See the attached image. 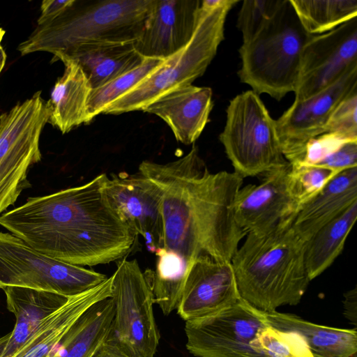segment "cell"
<instances>
[{"mask_svg": "<svg viewBox=\"0 0 357 357\" xmlns=\"http://www.w3.org/2000/svg\"><path fill=\"white\" fill-rule=\"evenodd\" d=\"M101 174L88 183L40 197L0 216V225L53 259L77 266L126 257L137 234L108 199Z\"/></svg>", "mask_w": 357, "mask_h": 357, "instance_id": "1", "label": "cell"}, {"mask_svg": "<svg viewBox=\"0 0 357 357\" xmlns=\"http://www.w3.org/2000/svg\"><path fill=\"white\" fill-rule=\"evenodd\" d=\"M294 218L267 231L247 234L231 260L241 297L266 312L298 304L311 281L306 241L294 230Z\"/></svg>", "mask_w": 357, "mask_h": 357, "instance_id": "2", "label": "cell"}, {"mask_svg": "<svg viewBox=\"0 0 357 357\" xmlns=\"http://www.w3.org/2000/svg\"><path fill=\"white\" fill-rule=\"evenodd\" d=\"M154 3L155 0H75L56 19L38 25L17 50L22 56L47 52L56 59L82 46L136 42Z\"/></svg>", "mask_w": 357, "mask_h": 357, "instance_id": "3", "label": "cell"}, {"mask_svg": "<svg viewBox=\"0 0 357 357\" xmlns=\"http://www.w3.org/2000/svg\"><path fill=\"white\" fill-rule=\"evenodd\" d=\"M312 35L299 21L289 0L239 49L242 83L257 95L280 101L297 86L303 48Z\"/></svg>", "mask_w": 357, "mask_h": 357, "instance_id": "4", "label": "cell"}, {"mask_svg": "<svg viewBox=\"0 0 357 357\" xmlns=\"http://www.w3.org/2000/svg\"><path fill=\"white\" fill-rule=\"evenodd\" d=\"M237 3L238 1L227 0L214 9L200 6L196 28L189 43L151 75L109 105L102 114L142 111L165 93L192 84L205 73L215 57L225 38L227 15Z\"/></svg>", "mask_w": 357, "mask_h": 357, "instance_id": "5", "label": "cell"}, {"mask_svg": "<svg viewBox=\"0 0 357 357\" xmlns=\"http://www.w3.org/2000/svg\"><path fill=\"white\" fill-rule=\"evenodd\" d=\"M197 146L182 158L165 164L144 160L139 173L161 191L163 248L180 257L190 268L202 254L196 231L192 194L195 182L206 168Z\"/></svg>", "mask_w": 357, "mask_h": 357, "instance_id": "6", "label": "cell"}, {"mask_svg": "<svg viewBox=\"0 0 357 357\" xmlns=\"http://www.w3.org/2000/svg\"><path fill=\"white\" fill-rule=\"evenodd\" d=\"M226 113L219 139L236 173L244 178L289 164L280 147L275 120L259 95L248 90L236 96Z\"/></svg>", "mask_w": 357, "mask_h": 357, "instance_id": "7", "label": "cell"}, {"mask_svg": "<svg viewBox=\"0 0 357 357\" xmlns=\"http://www.w3.org/2000/svg\"><path fill=\"white\" fill-rule=\"evenodd\" d=\"M110 297L114 312L107 342L129 357H154L160 333L149 271L143 273L136 259L118 261Z\"/></svg>", "mask_w": 357, "mask_h": 357, "instance_id": "8", "label": "cell"}, {"mask_svg": "<svg viewBox=\"0 0 357 357\" xmlns=\"http://www.w3.org/2000/svg\"><path fill=\"white\" fill-rule=\"evenodd\" d=\"M49 117L40 91L0 115V214L31 187L28 172L41 160L40 137Z\"/></svg>", "mask_w": 357, "mask_h": 357, "instance_id": "9", "label": "cell"}, {"mask_svg": "<svg viewBox=\"0 0 357 357\" xmlns=\"http://www.w3.org/2000/svg\"><path fill=\"white\" fill-rule=\"evenodd\" d=\"M107 278L93 270L48 257L11 233L0 231V289L20 287L71 297Z\"/></svg>", "mask_w": 357, "mask_h": 357, "instance_id": "10", "label": "cell"}, {"mask_svg": "<svg viewBox=\"0 0 357 357\" xmlns=\"http://www.w3.org/2000/svg\"><path fill=\"white\" fill-rule=\"evenodd\" d=\"M264 311L242 298L214 314L185 321L186 348L196 357H266Z\"/></svg>", "mask_w": 357, "mask_h": 357, "instance_id": "11", "label": "cell"}, {"mask_svg": "<svg viewBox=\"0 0 357 357\" xmlns=\"http://www.w3.org/2000/svg\"><path fill=\"white\" fill-rule=\"evenodd\" d=\"M243 178L226 171L211 173L206 167L197 178L192 194L194 217L202 254L231 261L247 234L238 225L234 204Z\"/></svg>", "mask_w": 357, "mask_h": 357, "instance_id": "12", "label": "cell"}, {"mask_svg": "<svg viewBox=\"0 0 357 357\" xmlns=\"http://www.w3.org/2000/svg\"><path fill=\"white\" fill-rule=\"evenodd\" d=\"M357 89V66L350 68L318 93L292 105L275 120L282 153L291 165L302 162L307 144L325 133L326 125L337 105Z\"/></svg>", "mask_w": 357, "mask_h": 357, "instance_id": "13", "label": "cell"}, {"mask_svg": "<svg viewBox=\"0 0 357 357\" xmlns=\"http://www.w3.org/2000/svg\"><path fill=\"white\" fill-rule=\"evenodd\" d=\"M354 66H357V17L311 36L303 50L294 100L318 93Z\"/></svg>", "mask_w": 357, "mask_h": 357, "instance_id": "14", "label": "cell"}, {"mask_svg": "<svg viewBox=\"0 0 357 357\" xmlns=\"http://www.w3.org/2000/svg\"><path fill=\"white\" fill-rule=\"evenodd\" d=\"M103 190L130 227L144 238L153 252L163 248L164 227L159 187L140 173L106 174Z\"/></svg>", "mask_w": 357, "mask_h": 357, "instance_id": "15", "label": "cell"}, {"mask_svg": "<svg viewBox=\"0 0 357 357\" xmlns=\"http://www.w3.org/2000/svg\"><path fill=\"white\" fill-rule=\"evenodd\" d=\"M291 164L266 172L258 185L241 187L234 204V218L246 233L267 231L295 216L299 208L292 194Z\"/></svg>", "mask_w": 357, "mask_h": 357, "instance_id": "16", "label": "cell"}, {"mask_svg": "<svg viewBox=\"0 0 357 357\" xmlns=\"http://www.w3.org/2000/svg\"><path fill=\"white\" fill-rule=\"evenodd\" d=\"M241 298L231 261L202 254L189 269L177 313L186 321L218 312Z\"/></svg>", "mask_w": 357, "mask_h": 357, "instance_id": "17", "label": "cell"}, {"mask_svg": "<svg viewBox=\"0 0 357 357\" xmlns=\"http://www.w3.org/2000/svg\"><path fill=\"white\" fill-rule=\"evenodd\" d=\"M201 1L155 0L146 26L135 43L144 58L166 59L190 40L197 23Z\"/></svg>", "mask_w": 357, "mask_h": 357, "instance_id": "18", "label": "cell"}, {"mask_svg": "<svg viewBox=\"0 0 357 357\" xmlns=\"http://www.w3.org/2000/svg\"><path fill=\"white\" fill-rule=\"evenodd\" d=\"M212 97L210 87L190 84L160 96L142 112L160 117L178 142L188 145L199 137L209 121Z\"/></svg>", "mask_w": 357, "mask_h": 357, "instance_id": "19", "label": "cell"}, {"mask_svg": "<svg viewBox=\"0 0 357 357\" xmlns=\"http://www.w3.org/2000/svg\"><path fill=\"white\" fill-rule=\"evenodd\" d=\"M112 275L99 285L71 296L45 318L11 357H47L71 326L91 306L111 296Z\"/></svg>", "mask_w": 357, "mask_h": 357, "instance_id": "20", "label": "cell"}, {"mask_svg": "<svg viewBox=\"0 0 357 357\" xmlns=\"http://www.w3.org/2000/svg\"><path fill=\"white\" fill-rule=\"evenodd\" d=\"M357 202V167L344 170L331 179L296 214L293 227L305 241L320 228Z\"/></svg>", "mask_w": 357, "mask_h": 357, "instance_id": "21", "label": "cell"}, {"mask_svg": "<svg viewBox=\"0 0 357 357\" xmlns=\"http://www.w3.org/2000/svg\"><path fill=\"white\" fill-rule=\"evenodd\" d=\"M2 290L6 307L15 315L16 321L1 357H11L38 326L70 298L52 291L20 287H6Z\"/></svg>", "mask_w": 357, "mask_h": 357, "instance_id": "22", "label": "cell"}, {"mask_svg": "<svg viewBox=\"0 0 357 357\" xmlns=\"http://www.w3.org/2000/svg\"><path fill=\"white\" fill-rule=\"evenodd\" d=\"M65 69L55 82L50 98L46 102L50 112L48 123L62 134L90 123L88 100L91 85L81 67L73 60H61Z\"/></svg>", "mask_w": 357, "mask_h": 357, "instance_id": "23", "label": "cell"}, {"mask_svg": "<svg viewBox=\"0 0 357 357\" xmlns=\"http://www.w3.org/2000/svg\"><path fill=\"white\" fill-rule=\"evenodd\" d=\"M135 42L98 44L79 47L55 59L75 61L97 89L139 65L145 59L137 51Z\"/></svg>", "mask_w": 357, "mask_h": 357, "instance_id": "24", "label": "cell"}, {"mask_svg": "<svg viewBox=\"0 0 357 357\" xmlns=\"http://www.w3.org/2000/svg\"><path fill=\"white\" fill-rule=\"evenodd\" d=\"M268 324L301 335L313 357H357V331L321 326L295 314L264 312Z\"/></svg>", "mask_w": 357, "mask_h": 357, "instance_id": "25", "label": "cell"}, {"mask_svg": "<svg viewBox=\"0 0 357 357\" xmlns=\"http://www.w3.org/2000/svg\"><path fill=\"white\" fill-rule=\"evenodd\" d=\"M114 312L111 297L91 306L71 326L47 357H92L109 338Z\"/></svg>", "mask_w": 357, "mask_h": 357, "instance_id": "26", "label": "cell"}, {"mask_svg": "<svg viewBox=\"0 0 357 357\" xmlns=\"http://www.w3.org/2000/svg\"><path fill=\"white\" fill-rule=\"evenodd\" d=\"M356 218L357 202L306 241L305 261L310 280L324 272L340 255Z\"/></svg>", "mask_w": 357, "mask_h": 357, "instance_id": "27", "label": "cell"}, {"mask_svg": "<svg viewBox=\"0 0 357 357\" xmlns=\"http://www.w3.org/2000/svg\"><path fill=\"white\" fill-rule=\"evenodd\" d=\"M155 254V271L151 273L154 303L168 315L178 307L190 268L180 257L163 248Z\"/></svg>", "mask_w": 357, "mask_h": 357, "instance_id": "28", "label": "cell"}, {"mask_svg": "<svg viewBox=\"0 0 357 357\" xmlns=\"http://www.w3.org/2000/svg\"><path fill=\"white\" fill-rule=\"evenodd\" d=\"M305 30L328 32L357 17V0H289Z\"/></svg>", "mask_w": 357, "mask_h": 357, "instance_id": "29", "label": "cell"}, {"mask_svg": "<svg viewBox=\"0 0 357 357\" xmlns=\"http://www.w3.org/2000/svg\"><path fill=\"white\" fill-rule=\"evenodd\" d=\"M167 59L145 58L139 65L132 69L103 86L92 89L88 100L89 122L97 115L102 114L109 105L158 70Z\"/></svg>", "mask_w": 357, "mask_h": 357, "instance_id": "30", "label": "cell"}, {"mask_svg": "<svg viewBox=\"0 0 357 357\" xmlns=\"http://www.w3.org/2000/svg\"><path fill=\"white\" fill-rule=\"evenodd\" d=\"M338 174L317 165H291L290 186L298 208L320 192Z\"/></svg>", "mask_w": 357, "mask_h": 357, "instance_id": "31", "label": "cell"}, {"mask_svg": "<svg viewBox=\"0 0 357 357\" xmlns=\"http://www.w3.org/2000/svg\"><path fill=\"white\" fill-rule=\"evenodd\" d=\"M282 0H245L238 13L237 27L242 33L243 42L252 38L270 20Z\"/></svg>", "mask_w": 357, "mask_h": 357, "instance_id": "32", "label": "cell"}, {"mask_svg": "<svg viewBox=\"0 0 357 357\" xmlns=\"http://www.w3.org/2000/svg\"><path fill=\"white\" fill-rule=\"evenodd\" d=\"M326 132L357 140V89L347 95L335 108L326 125Z\"/></svg>", "mask_w": 357, "mask_h": 357, "instance_id": "33", "label": "cell"}, {"mask_svg": "<svg viewBox=\"0 0 357 357\" xmlns=\"http://www.w3.org/2000/svg\"><path fill=\"white\" fill-rule=\"evenodd\" d=\"M351 140L335 133L326 132L308 142L301 163L315 165L337 150L344 144ZM297 165V164H296Z\"/></svg>", "mask_w": 357, "mask_h": 357, "instance_id": "34", "label": "cell"}, {"mask_svg": "<svg viewBox=\"0 0 357 357\" xmlns=\"http://www.w3.org/2000/svg\"><path fill=\"white\" fill-rule=\"evenodd\" d=\"M317 166L332 169L337 173L357 167V141L344 144L335 152L322 160Z\"/></svg>", "mask_w": 357, "mask_h": 357, "instance_id": "35", "label": "cell"}, {"mask_svg": "<svg viewBox=\"0 0 357 357\" xmlns=\"http://www.w3.org/2000/svg\"><path fill=\"white\" fill-rule=\"evenodd\" d=\"M75 0H44L40 6L41 13L38 25H42L56 19L70 7Z\"/></svg>", "mask_w": 357, "mask_h": 357, "instance_id": "36", "label": "cell"}, {"mask_svg": "<svg viewBox=\"0 0 357 357\" xmlns=\"http://www.w3.org/2000/svg\"><path fill=\"white\" fill-rule=\"evenodd\" d=\"M344 314L356 328L357 324V290L356 287L344 294Z\"/></svg>", "mask_w": 357, "mask_h": 357, "instance_id": "37", "label": "cell"}, {"mask_svg": "<svg viewBox=\"0 0 357 357\" xmlns=\"http://www.w3.org/2000/svg\"><path fill=\"white\" fill-rule=\"evenodd\" d=\"M92 357H129L116 346L108 342L103 344Z\"/></svg>", "mask_w": 357, "mask_h": 357, "instance_id": "38", "label": "cell"}, {"mask_svg": "<svg viewBox=\"0 0 357 357\" xmlns=\"http://www.w3.org/2000/svg\"><path fill=\"white\" fill-rule=\"evenodd\" d=\"M10 333L0 337V357L1 356L6 346L10 339Z\"/></svg>", "mask_w": 357, "mask_h": 357, "instance_id": "39", "label": "cell"}, {"mask_svg": "<svg viewBox=\"0 0 357 357\" xmlns=\"http://www.w3.org/2000/svg\"><path fill=\"white\" fill-rule=\"evenodd\" d=\"M6 60V54L3 48L0 45V73L3 70Z\"/></svg>", "mask_w": 357, "mask_h": 357, "instance_id": "40", "label": "cell"}, {"mask_svg": "<svg viewBox=\"0 0 357 357\" xmlns=\"http://www.w3.org/2000/svg\"><path fill=\"white\" fill-rule=\"evenodd\" d=\"M4 35H5V31L2 28L0 27V44H1V42Z\"/></svg>", "mask_w": 357, "mask_h": 357, "instance_id": "41", "label": "cell"}]
</instances>
